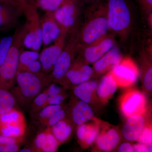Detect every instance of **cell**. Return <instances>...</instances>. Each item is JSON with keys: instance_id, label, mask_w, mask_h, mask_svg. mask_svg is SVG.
<instances>
[{"instance_id": "obj_1", "label": "cell", "mask_w": 152, "mask_h": 152, "mask_svg": "<svg viewBox=\"0 0 152 152\" xmlns=\"http://www.w3.org/2000/svg\"><path fill=\"white\" fill-rule=\"evenodd\" d=\"M52 82L50 74L20 72L17 74L15 84L10 90L19 105L29 107L33 99Z\"/></svg>"}, {"instance_id": "obj_2", "label": "cell", "mask_w": 152, "mask_h": 152, "mask_svg": "<svg viewBox=\"0 0 152 152\" xmlns=\"http://www.w3.org/2000/svg\"><path fill=\"white\" fill-rule=\"evenodd\" d=\"M100 1L92 5L89 15L79 30L80 46L94 43L108 34L109 28L106 2Z\"/></svg>"}, {"instance_id": "obj_3", "label": "cell", "mask_w": 152, "mask_h": 152, "mask_svg": "<svg viewBox=\"0 0 152 152\" xmlns=\"http://www.w3.org/2000/svg\"><path fill=\"white\" fill-rule=\"evenodd\" d=\"M27 33V27L26 23L15 30L7 57L0 65V89L10 90L15 84L18 74L19 56Z\"/></svg>"}, {"instance_id": "obj_4", "label": "cell", "mask_w": 152, "mask_h": 152, "mask_svg": "<svg viewBox=\"0 0 152 152\" xmlns=\"http://www.w3.org/2000/svg\"><path fill=\"white\" fill-rule=\"evenodd\" d=\"M109 31L124 38L132 23V8L129 0H106Z\"/></svg>"}, {"instance_id": "obj_5", "label": "cell", "mask_w": 152, "mask_h": 152, "mask_svg": "<svg viewBox=\"0 0 152 152\" xmlns=\"http://www.w3.org/2000/svg\"><path fill=\"white\" fill-rule=\"evenodd\" d=\"M69 34V37L67 40L66 39L61 53L51 72L49 74L53 83H58L63 86L68 84L66 75L75 60L79 44L78 28Z\"/></svg>"}, {"instance_id": "obj_6", "label": "cell", "mask_w": 152, "mask_h": 152, "mask_svg": "<svg viewBox=\"0 0 152 152\" xmlns=\"http://www.w3.org/2000/svg\"><path fill=\"white\" fill-rule=\"evenodd\" d=\"M35 4H31L23 10L26 18L27 33L25 36L23 45L32 50L39 52L42 44L40 18Z\"/></svg>"}, {"instance_id": "obj_7", "label": "cell", "mask_w": 152, "mask_h": 152, "mask_svg": "<svg viewBox=\"0 0 152 152\" xmlns=\"http://www.w3.org/2000/svg\"><path fill=\"white\" fill-rule=\"evenodd\" d=\"M27 123L23 113L15 108L0 115V135L9 137L26 136Z\"/></svg>"}, {"instance_id": "obj_8", "label": "cell", "mask_w": 152, "mask_h": 152, "mask_svg": "<svg viewBox=\"0 0 152 152\" xmlns=\"http://www.w3.org/2000/svg\"><path fill=\"white\" fill-rule=\"evenodd\" d=\"M115 38L113 34H108L104 37L94 43L86 46L78 45L77 53L79 58L86 64H94L115 46Z\"/></svg>"}, {"instance_id": "obj_9", "label": "cell", "mask_w": 152, "mask_h": 152, "mask_svg": "<svg viewBox=\"0 0 152 152\" xmlns=\"http://www.w3.org/2000/svg\"><path fill=\"white\" fill-rule=\"evenodd\" d=\"M80 0H66L53 12L57 21L68 34L77 28Z\"/></svg>"}, {"instance_id": "obj_10", "label": "cell", "mask_w": 152, "mask_h": 152, "mask_svg": "<svg viewBox=\"0 0 152 152\" xmlns=\"http://www.w3.org/2000/svg\"><path fill=\"white\" fill-rule=\"evenodd\" d=\"M118 86L127 87L134 84L138 78L139 71L135 63L129 58L121 60L110 71Z\"/></svg>"}, {"instance_id": "obj_11", "label": "cell", "mask_w": 152, "mask_h": 152, "mask_svg": "<svg viewBox=\"0 0 152 152\" xmlns=\"http://www.w3.org/2000/svg\"><path fill=\"white\" fill-rule=\"evenodd\" d=\"M68 34V32L63 29L54 44L44 49L40 54L39 60L45 73L51 72L64 46Z\"/></svg>"}, {"instance_id": "obj_12", "label": "cell", "mask_w": 152, "mask_h": 152, "mask_svg": "<svg viewBox=\"0 0 152 152\" xmlns=\"http://www.w3.org/2000/svg\"><path fill=\"white\" fill-rule=\"evenodd\" d=\"M146 104L145 95L138 91L132 90L123 95L120 106L124 115L129 118L135 115H142L145 110Z\"/></svg>"}, {"instance_id": "obj_13", "label": "cell", "mask_w": 152, "mask_h": 152, "mask_svg": "<svg viewBox=\"0 0 152 152\" xmlns=\"http://www.w3.org/2000/svg\"><path fill=\"white\" fill-rule=\"evenodd\" d=\"M40 21L42 43L47 46L54 42L64 29L55 19L53 12H46Z\"/></svg>"}, {"instance_id": "obj_14", "label": "cell", "mask_w": 152, "mask_h": 152, "mask_svg": "<svg viewBox=\"0 0 152 152\" xmlns=\"http://www.w3.org/2000/svg\"><path fill=\"white\" fill-rule=\"evenodd\" d=\"M59 145L52 134L50 127H47L37 134L32 143L36 152H57Z\"/></svg>"}, {"instance_id": "obj_15", "label": "cell", "mask_w": 152, "mask_h": 152, "mask_svg": "<svg viewBox=\"0 0 152 152\" xmlns=\"http://www.w3.org/2000/svg\"><path fill=\"white\" fill-rule=\"evenodd\" d=\"M23 14L20 7L9 3H0V30L5 31L16 25Z\"/></svg>"}, {"instance_id": "obj_16", "label": "cell", "mask_w": 152, "mask_h": 152, "mask_svg": "<svg viewBox=\"0 0 152 152\" xmlns=\"http://www.w3.org/2000/svg\"><path fill=\"white\" fill-rule=\"evenodd\" d=\"M145 127V120L142 115H134L128 118L123 127L122 134L126 140L136 141Z\"/></svg>"}, {"instance_id": "obj_17", "label": "cell", "mask_w": 152, "mask_h": 152, "mask_svg": "<svg viewBox=\"0 0 152 152\" xmlns=\"http://www.w3.org/2000/svg\"><path fill=\"white\" fill-rule=\"evenodd\" d=\"M122 59L119 50L116 47H114L99 59L93 64V69L96 73H104L109 70H111L121 61Z\"/></svg>"}, {"instance_id": "obj_18", "label": "cell", "mask_w": 152, "mask_h": 152, "mask_svg": "<svg viewBox=\"0 0 152 152\" xmlns=\"http://www.w3.org/2000/svg\"><path fill=\"white\" fill-rule=\"evenodd\" d=\"M75 103L71 113V121L74 124L78 126L93 118L94 112L88 104L81 100Z\"/></svg>"}, {"instance_id": "obj_19", "label": "cell", "mask_w": 152, "mask_h": 152, "mask_svg": "<svg viewBox=\"0 0 152 152\" xmlns=\"http://www.w3.org/2000/svg\"><path fill=\"white\" fill-rule=\"evenodd\" d=\"M120 140L118 132L114 129H110L99 133L95 141L100 149L108 152L115 148Z\"/></svg>"}, {"instance_id": "obj_20", "label": "cell", "mask_w": 152, "mask_h": 152, "mask_svg": "<svg viewBox=\"0 0 152 152\" xmlns=\"http://www.w3.org/2000/svg\"><path fill=\"white\" fill-rule=\"evenodd\" d=\"M99 134V129L96 124H82L78 126L77 136L80 143L85 147L89 146L96 141Z\"/></svg>"}, {"instance_id": "obj_21", "label": "cell", "mask_w": 152, "mask_h": 152, "mask_svg": "<svg viewBox=\"0 0 152 152\" xmlns=\"http://www.w3.org/2000/svg\"><path fill=\"white\" fill-rule=\"evenodd\" d=\"M73 124L72 121L65 117L50 127L52 134L60 145L65 142L72 135L73 131Z\"/></svg>"}, {"instance_id": "obj_22", "label": "cell", "mask_w": 152, "mask_h": 152, "mask_svg": "<svg viewBox=\"0 0 152 152\" xmlns=\"http://www.w3.org/2000/svg\"><path fill=\"white\" fill-rule=\"evenodd\" d=\"M116 82L110 72L104 76L97 87V94L103 101H107L113 96L118 87Z\"/></svg>"}, {"instance_id": "obj_23", "label": "cell", "mask_w": 152, "mask_h": 152, "mask_svg": "<svg viewBox=\"0 0 152 152\" xmlns=\"http://www.w3.org/2000/svg\"><path fill=\"white\" fill-rule=\"evenodd\" d=\"M97 86L96 82L89 80L76 86L74 89V95L81 101L89 104Z\"/></svg>"}, {"instance_id": "obj_24", "label": "cell", "mask_w": 152, "mask_h": 152, "mask_svg": "<svg viewBox=\"0 0 152 152\" xmlns=\"http://www.w3.org/2000/svg\"><path fill=\"white\" fill-rule=\"evenodd\" d=\"M25 137L15 138L9 137L0 135V152H19Z\"/></svg>"}, {"instance_id": "obj_25", "label": "cell", "mask_w": 152, "mask_h": 152, "mask_svg": "<svg viewBox=\"0 0 152 152\" xmlns=\"http://www.w3.org/2000/svg\"><path fill=\"white\" fill-rule=\"evenodd\" d=\"M17 103L10 90L0 89V115L15 108Z\"/></svg>"}, {"instance_id": "obj_26", "label": "cell", "mask_w": 152, "mask_h": 152, "mask_svg": "<svg viewBox=\"0 0 152 152\" xmlns=\"http://www.w3.org/2000/svg\"><path fill=\"white\" fill-rule=\"evenodd\" d=\"M63 108L62 104L48 105L33 117L35 118L42 127H45V125L48 120Z\"/></svg>"}, {"instance_id": "obj_27", "label": "cell", "mask_w": 152, "mask_h": 152, "mask_svg": "<svg viewBox=\"0 0 152 152\" xmlns=\"http://www.w3.org/2000/svg\"><path fill=\"white\" fill-rule=\"evenodd\" d=\"M91 77L72 65L65 76L66 81L67 84H72L76 86L89 80Z\"/></svg>"}, {"instance_id": "obj_28", "label": "cell", "mask_w": 152, "mask_h": 152, "mask_svg": "<svg viewBox=\"0 0 152 152\" xmlns=\"http://www.w3.org/2000/svg\"><path fill=\"white\" fill-rule=\"evenodd\" d=\"M40 54L35 51H26L21 52L19 59L18 73L23 72L27 66L36 60L39 59Z\"/></svg>"}, {"instance_id": "obj_29", "label": "cell", "mask_w": 152, "mask_h": 152, "mask_svg": "<svg viewBox=\"0 0 152 152\" xmlns=\"http://www.w3.org/2000/svg\"><path fill=\"white\" fill-rule=\"evenodd\" d=\"M48 97L45 89L33 99L29 107V113L31 117L34 116L45 107Z\"/></svg>"}, {"instance_id": "obj_30", "label": "cell", "mask_w": 152, "mask_h": 152, "mask_svg": "<svg viewBox=\"0 0 152 152\" xmlns=\"http://www.w3.org/2000/svg\"><path fill=\"white\" fill-rule=\"evenodd\" d=\"M66 0H37L36 4L44 10L53 12L61 5Z\"/></svg>"}, {"instance_id": "obj_31", "label": "cell", "mask_w": 152, "mask_h": 152, "mask_svg": "<svg viewBox=\"0 0 152 152\" xmlns=\"http://www.w3.org/2000/svg\"><path fill=\"white\" fill-rule=\"evenodd\" d=\"M13 38V36H8L0 41V65L7 57L12 42Z\"/></svg>"}, {"instance_id": "obj_32", "label": "cell", "mask_w": 152, "mask_h": 152, "mask_svg": "<svg viewBox=\"0 0 152 152\" xmlns=\"http://www.w3.org/2000/svg\"><path fill=\"white\" fill-rule=\"evenodd\" d=\"M138 141L147 145H152V130L151 127H145L138 139Z\"/></svg>"}, {"instance_id": "obj_33", "label": "cell", "mask_w": 152, "mask_h": 152, "mask_svg": "<svg viewBox=\"0 0 152 152\" xmlns=\"http://www.w3.org/2000/svg\"><path fill=\"white\" fill-rule=\"evenodd\" d=\"M66 110L63 108L48 120L45 125V128L47 127H51L56 124L58 122L66 117Z\"/></svg>"}, {"instance_id": "obj_34", "label": "cell", "mask_w": 152, "mask_h": 152, "mask_svg": "<svg viewBox=\"0 0 152 152\" xmlns=\"http://www.w3.org/2000/svg\"><path fill=\"white\" fill-rule=\"evenodd\" d=\"M144 72V84L148 91L152 90V67L151 65L149 64Z\"/></svg>"}, {"instance_id": "obj_35", "label": "cell", "mask_w": 152, "mask_h": 152, "mask_svg": "<svg viewBox=\"0 0 152 152\" xmlns=\"http://www.w3.org/2000/svg\"><path fill=\"white\" fill-rule=\"evenodd\" d=\"M66 97V96L64 92L54 96H50L48 97L46 106L50 105H58L62 104Z\"/></svg>"}, {"instance_id": "obj_36", "label": "cell", "mask_w": 152, "mask_h": 152, "mask_svg": "<svg viewBox=\"0 0 152 152\" xmlns=\"http://www.w3.org/2000/svg\"><path fill=\"white\" fill-rule=\"evenodd\" d=\"M24 72H28L33 73H37L43 72L40 62L39 61H38V60H36L27 66Z\"/></svg>"}, {"instance_id": "obj_37", "label": "cell", "mask_w": 152, "mask_h": 152, "mask_svg": "<svg viewBox=\"0 0 152 152\" xmlns=\"http://www.w3.org/2000/svg\"><path fill=\"white\" fill-rule=\"evenodd\" d=\"M144 12L147 15L152 13V0H137Z\"/></svg>"}, {"instance_id": "obj_38", "label": "cell", "mask_w": 152, "mask_h": 152, "mask_svg": "<svg viewBox=\"0 0 152 152\" xmlns=\"http://www.w3.org/2000/svg\"><path fill=\"white\" fill-rule=\"evenodd\" d=\"M134 152H152V145L148 146L145 144L139 143L135 144L133 146Z\"/></svg>"}, {"instance_id": "obj_39", "label": "cell", "mask_w": 152, "mask_h": 152, "mask_svg": "<svg viewBox=\"0 0 152 152\" xmlns=\"http://www.w3.org/2000/svg\"><path fill=\"white\" fill-rule=\"evenodd\" d=\"M118 151L120 152H133L134 148L132 144L129 142H124L120 146Z\"/></svg>"}, {"instance_id": "obj_40", "label": "cell", "mask_w": 152, "mask_h": 152, "mask_svg": "<svg viewBox=\"0 0 152 152\" xmlns=\"http://www.w3.org/2000/svg\"><path fill=\"white\" fill-rule=\"evenodd\" d=\"M0 3H9V4H12L18 6L20 7L14 0H0Z\"/></svg>"}, {"instance_id": "obj_41", "label": "cell", "mask_w": 152, "mask_h": 152, "mask_svg": "<svg viewBox=\"0 0 152 152\" xmlns=\"http://www.w3.org/2000/svg\"><path fill=\"white\" fill-rule=\"evenodd\" d=\"M100 1H101V0H82V1L84 3H86V4L92 5L93 4H94Z\"/></svg>"}, {"instance_id": "obj_42", "label": "cell", "mask_w": 152, "mask_h": 152, "mask_svg": "<svg viewBox=\"0 0 152 152\" xmlns=\"http://www.w3.org/2000/svg\"><path fill=\"white\" fill-rule=\"evenodd\" d=\"M32 2L34 3V4H36V2L37 0H30Z\"/></svg>"}]
</instances>
